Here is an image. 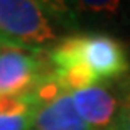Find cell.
<instances>
[{
	"mask_svg": "<svg viewBox=\"0 0 130 130\" xmlns=\"http://www.w3.org/2000/svg\"><path fill=\"white\" fill-rule=\"evenodd\" d=\"M78 113L91 130H115L120 117V93L111 85H96L71 91Z\"/></svg>",
	"mask_w": 130,
	"mask_h": 130,
	"instance_id": "obj_5",
	"label": "cell"
},
{
	"mask_svg": "<svg viewBox=\"0 0 130 130\" xmlns=\"http://www.w3.org/2000/svg\"><path fill=\"white\" fill-rule=\"evenodd\" d=\"M120 93V117L115 130H130V74L117 83Z\"/></svg>",
	"mask_w": 130,
	"mask_h": 130,
	"instance_id": "obj_9",
	"label": "cell"
},
{
	"mask_svg": "<svg viewBox=\"0 0 130 130\" xmlns=\"http://www.w3.org/2000/svg\"><path fill=\"white\" fill-rule=\"evenodd\" d=\"M32 130H91L51 73L32 95Z\"/></svg>",
	"mask_w": 130,
	"mask_h": 130,
	"instance_id": "obj_4",
	"label": "cell"
},
{
	"mask_svg": "<svg viewBox=\"0 0 130 130\" xmlns=\"http://www.w3.org/2000/svg\"><path fill=\"white\" fill-rule=\"evenodd\" d=\"M47 14L53 17L54 22H59L64 27H76L78 20L73 14V9L69 5V0H37Z\"/></svg>",
	"mask_w": 130,
	"mask_h": 130,
	"instance_id": "obj_8",
	"label": "cell"
},
{
	"mask_svg": "<svg viewBox=\"0 0 130 130\" xmlns=\"http://www.w3.org/2000/svg\"><path fill=\"white\" fill-rule=\"evenodd\" d=\"M32 96H0V130H32Z\"/></svg>",
	"mask_w": 130,
	"mask_h": 130,
	"instance_id": "obj_7",
	"label": "cell"
},
{
	"mask_svg": "<svg viewBox=\"0 0 130 130\" xmlns=\"http://www.w3.org/2000/svg\"><path fill=\"white\" fill-rule=\"evenodd\" d=\"M56 81L68 93L96 85H113L130 74V53L111 34L78 32L47 51Z\"/></svg>",
	"mask_w": 130,
	"mask_h": 130,
	"instance_id": "obj_1",
	"label": "cell"
},
{
	"mask_svg": "<svg viewBox=\"0 0 130 130\" xmlns=\"http://www.w3.org/2000/svg\"><path fill=\"white\" fill-rule=\"evenodd\" d=\"M51 73L47 53L0 42V96H32Z\"/></svg>",
	"mask_w": 130,
	"mask_h": 130,
	"instance_id": "obj_3",
	"label": "cell"
},
{
	"mask_svg": "<svg viewBox=\"0 0 130 130\" xmlns=\"http://www.w3.org/2000/svg\"><path fill=\"white\" fill-rule=\"evenodd\" d=\"M0 42L42 51L58 42L53 17L37 0H0Z\"/></svg>",
	"mask_w": 130,
	"mask_h": 130,
	"instance_id": "obj_2",
	"label": "cell"
},
{
	"mask_svg": "<svg viewBox=\"0 0 130 130\" xmlns=\"http://www.w3.org/2000/svg\"><path fill=\"white\" fill-rule=\"evenodd\" d=\"M73 14L79 19L108 24L125 14L128 0H69Z\"/></svg>",
	"mask_w": 130,
	"mask_h": 130,
	"instance_id": "obj_6",
	"label": "cell"
}]
</instances>
